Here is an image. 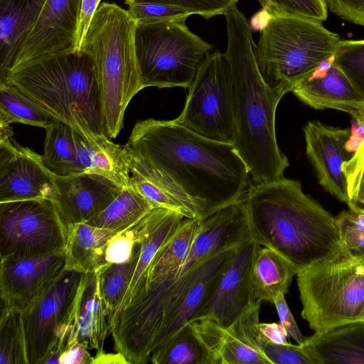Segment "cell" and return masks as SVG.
Here are the masks:
<instances>
[{
	"mask_svg": "<svg viewBox=\"0 0 364 364\" xmlns=\"http://www.w3.org/2000/svg\"><path fill=\"white\" fill-rule=\"evenodd\" d=\"M267 11L256 45L257 63L266 83L284 95L335 54L341 40L321 21L272 9Z\"/></svg>",
	"mask_w": 364,
	"mask_h": 364,
	"instance_id": "8992f818",
	"label": "cell"
},
{
	"mask_svg": "<svg viewBox=\"0 0 364 364\" xmlns=\"http://www.w3.org/2000/svg\"><path fill=\"white\" fill-rule=\"evenodd\" d=\"M46 0H0V81L11 69Z\"/></svg>",
	"mask_w": 364,
	"mask_h": 364,
	"instance_id": "603a6c76",
	"label": "cell"
},
{
	"mask_svg": "<svg viewBox=\"0 0 364 364\" xmlns=\"http://www.w3.org/2000/svg\"><path fill=\"white\" fill-rule=\"evenodd\" d=\"M239 0H124L128 6L143 3H160L175 6L204 18L225 15Z\"/></svg>",
	"mask_w": 364,
	"mask_h": 364,
	"instance_id": "f35d334b",
	"label": "cell"
},
{
	"mask_svg": "<svg viewBox=\"0 0 364 364\" xmlns=\"http://www.w3.org/2000/svg\"><path fill=\"white\" fill-rule=\"evenodd\" d=\"M347 183L348 208L364 205V142L343 163Z\"/></svg>",
	"mask_w": 364,
	"mask_h": 364,
	"instance_id": "ab89813d",
	"label": "cell"
},
{
	"mask_svg": "<svg viewBox=\"0 0 364 364\" xmlns=\"http://www.w3.org/2000/svg\"><path fill=\"white\" fill-rule=\"evenodd\" d=\"M65 267V248L31 257L1 260V304L23 312L63 274Z\"/></svg>",
	"mask_w": 364,
	"mask_h": 364,
	"instance_id": "5bb4252c",
	"label": "cell"
},
{
	"mask_svg": "<svg viewBox=\"0 0 364 364\" xmlns=\"http://www.w3.org/2000/svg\"><path fill=\"white\" fill-rule=\"evenodd\" d=\"M130 186L155 208L169 209L191 218L189 212L178 200L156 183L133 171H131Z\"/></svg>",
	"mask_w": 364,
	"mask_h": 364,
	"instance_id": "74e56055",
	"label": "cell"
},
{
	"mask_svg": "<svg viewBox=\"0 0 364 364\" xmlns=\"http://www.w3.org/2000/svg\"><path fill=\"white\" fill-rule=\"evenodd\" d=\"M68 226L55 203L33 199L0 203L1 260L65 249Z\"/></svg>",
	"mask_w": 364,
	"mask_h": 364,
	"instance_id": "30bf717a",
	"label": "cell"
},
{
	"mask_svg": "<svg viewBox=\"0 0 364 364\" xmlns=\"http://www.w3.org/2000/svg\"><path fill=\"white\" fill-rule=\"evenodd\" d=\"M296 278L301 316L314 332L364 320V259L344 252Z\"/></svg>",
	"mask_w": 364,
	"mask_h": 364,
	"instance_id": "52a82bcc",
	"label": "cell"
},
{
	"mask_svg": "<svg viewBox=\"0 0 364 364\" xmlns=\"http://www.w3.org/2000/svg\"><path fill=\"white\" fill-rule=\"evenodd\" d=\"M116 233L85 223L68 225L65 269L85 274L100 269L107 242Z\"/></svg>",
	"mask_w": 364,
	"mask_h": 364,
	"instance_id": "4316f807",
	"label": "cell"
},
{
	"mask_svg": "<svg viewBox=\"0 0 364 364\" xmlns=\"http://www.w3.org/2000/svg\"><path fill=\"white\" fill-rule=\"evenodd\" d=\"M81 6L82 0H46L11 70L75 51Z\"/></svg>",
	"mask_w": 364,
	"mask_h": 364,
	"instance_id": "7c38bea8",
	"label": "cell"
},
{
	"mask_svg": "<svg viewBox=\"0 0 364 364\" xmlns=\"http://www.w3.org/2000/svg\"><path fill=\"white\" fill-rule=\"evenodd\" d=\"M284 296L282 293L278 294L274 300L273 304L276 308L279 323L284 328L287 337L293 339L297 344L301 345L304 343L306 338L301 333L287 304Z\"/></svg>",
	"mask_w": 364,
	"mask_h": 364,
	"instance_id": "ee69618b",
	"label": "cell"
},
{
	"mask_svg": "<svg viewBox=\"0 0 364 364\" xmlns=\"http://www.w3.org/2000/svg\"><path fill=\"white\" fill-rule=\"evenodd\" d=\"M54 202L67 226L87 223L106 208L122 189L113 181L94 173L55 174Z\"/></svg>",
	"mask_w": 364,
	"mask_h": 364,
	"instance_id": "e0dca14e",
	"label": "cell"
},
{
	"mask_svg": "<svg viewBox=\"0 0 364 364\" xmlns=\"http://www.w3.org/2000/svg\"><path fill=\"white\" fill-rule=\"evenodd\" d=\"M140 249L141 240L129 261L122 264H111L97 270L109 330L136 265Z\"/></svg>",
	"mask_w": 364,
	"mask_h": 364,
	"instance_id": "d6a6232c",
	"label": "cell"
},
{
	"mask_svg": "<svg viewBox=\"0 0 364 364\" xmlns=\"http://www.w3.org/2000/svg\"><path fill=\"white\" fill-rule=\"evenodd\" d=\"M149 362L153 364H210L207 352L190 323L155 348Z\"/></svg>",
	"mask_w": 364,
	"mask_h": 364,
	"instance_id": "1f68e13d",
	"label": "cell"
},
{
	"mask_svg": "<svg viewBox=\"0 0 364 364\" xmlns=\"http://www.w3.org/2000/svg\"><path fill=\"white\" fill-rule=\"evenodd\" d=\"M77 147L82 173L100 175L122 188L130 186L131 171L124 146L114 144L107 135L89 143L78 134Z\"/></svg>",
	"mask_w": 364,
	"mask_h": 364,
	"instance_id": "d4e9b609",
	"label": "cell"
},
{
	"mask_svg": "<svg viewBox=\"0 0 364 364\" xmlns=\"http://www.w3.org/2000/svg\"><path fill=\"white\" fill-rule=\"evenodd\" d=\"M301 345L316 364H364V320L315 332Z\"/></svg>",
	"mask_w": 364,
	"mask_h": 364,
	"instance_id": "44dd1931",
	"label": "cell"
},
{
	"mask_svg": "<svg viewBox=\"0 0 364 364\" xmlns=\"http://www.w3.org/2000/svg\"><path fill=\"white\" fill-rule=\"evenodd\" d=\"M333 65L364 96V40H341L335 53Z\"/></svg>",
	"mask_w": 364,
	"mask_h": 364,
	"instance_id": "e575fe53",
	"label": "cell"
},
{
	"mask_svg": "<svg viewBox=\"0 0 364 364\" xmlns=\"http://www.w3.org/2000/svg\"><path fill=\"white\" fill-rule=\"evenodd\" d=\"M155 208L131 186L122 188L113 201L87 224L116 232L139 222Z\"/></svg>",
	"mask_w": 364,
	"mask_h": 364,
	"instance_id": "f546056e",
	"label": "cell"
},
{
	"mask_svg": "<svg viewBox=\"0 0 364 364\" xmlns=\"http://www.w3.org/2000/svg\"><path fill=\"white\" fill-rule=\"evenodd\" d=\"M291 92L311 107L346 112L357 123L364 126V96L334 65L325 76L307 78L295 86Z\"/></svg>",
	"mask_w": 364,
	"mask_h": 364,
	"instance_id": "ffe728a7",
	"label": "cell"
},
{
	"mask_svg": "<svg viewBox=\"0 0 364 364\" xmlns=\"http://www.w3.org/2000/svg\"><path fill=\"white\" fill-rule=\"evenodd\" d=\"M243 201L251 238L280 253L299 271L345 252L336 218L304 193L299 181L283 177L254 183Z\"/></svg>",
	"mask_w": 364,
	"mask_h": 364,
	"instance_id": "3957f363",
	"label": "cell"
},
{
	"mask_svg": "<svg viewBox=\"0 0 364 364\" xmlns=\"http://www.w3.org/2000/svg\"><path fill=\"white\" fill-rule=\"evenodd\" d=\"M335 218L344 251L351 257L364 259V213L348 209Z\"/></svg>",
	"mask_w": 364,
	"mask_h": 364,
	"instance_id": "8d00e7d4",
	"label": "cell"
},
{
	"mask_svg": "<svg viewBox=\"0 0 364 364\" xmlns=\"http://www.w3.org/2000/svg\"><path fill=\"white\" fill-rule=\"evenodd\" d=\"M87 342H77L65 349L59 358V364H91L93 357L88 351Z\"/></svg>",
	"mask_w": 364,
	"mask_h": 364,
	"instance_id": "bcb514c9",
	"label": "cell"
},
{
	"mask_svg": "<svg viewBox=\"0 0 364 364\" xmlns=\"http://www.w3.org/2000/svg\"><path fill=\"white\" fill-rule=\"evenodd\" d=\"M55 174L43 156L11 137L0 138V203L57 198Z\"/></svg>",
	"mask_w": 364,
	"mask_h": 364,
	"instance_id": "4fadbf2b",
	"label": "cell"
},
{
	"mask_svg": "<svg viewBox=\"0 0 364 364\" xmlns=\"http://www.w3.org/2000/svg\"><path fill=\"white\" fill-rule=\"evenodd\" d=\"M45 129L42 156L46 166L59 176L82 173L77 156L78 133L67 124L56 119Z\"/></svg>",
	"mask_w": 364,
	"mask_h": 364,
	"instance_id": "f1b7e54d",
	"label": "cell"
},
{
	"mask_svg": "<svg viewBox=\"0 0 364 364\" xmlns=\"http://www.w3.org/2000/svg\"><path fill=\"white\" fill-rule=\"evenodd\" d=\"M145 223L146 217L129 228L116 233L108 240L103 254L102 267L124 263L132 259L141 240Z\"/></svg>",
	"mask_w": 364,
	"mask_h": 364,
	"instance_id": "d590c367",
	"label": "cell"
},
{
	"mask_svg": "<svg viewBox=\"0 0 364 364\" xmlns=\"http://www.w3.org/2000/svg\"><path fill=\"white\" fill-rule=\"evenodd\" d=\"M85 275L65 269L44 294L22 312L28 364H43L50 350L71 327Z\"/></svg>",
	"mask_w": 364,
	"mask_h": 364,
	"instance_id": "8fae6325",
	"label": "cell"
},
{
	"mask_svg": "<svg viewBox=\"0 0 364 364\" xmlns=\"http://www.w3.org/2000/svg\"><path fill=\"white\" fill-rule=\"evenodd\" d=\"M174 120L203 136L232 144L233 85L224 53L215 51L205 59L188 87L184 107Z\"/></svg>",
	"mask_w": 364,
	"mask_h": 364,
	"instance_id": "9c48e42d",
	"label": "cell"
},
{
	"mask_svg": "<svg viewBox=\"0 0 364 364\" xmlns=\"http://www.w3.org/2000/svg\"><path fill=\"white\" fill-rule=\"evenodd\" d=\"M259 246L252 239H249L235 248L213 296L194 320L209 318L228 327L253 302L251 269L255 254Z\"/></svg>",
	"mask_w": 364,
	"mask_h": 364,
	"instance_id": "9a60e30c",
	"label": "cell"
},
{
	"mask_svg": "<svg viewBox=\"0 0 364 364\" xmlns=\"http://www.w3.org/2000/svg\"><path fill=\"white\" fill-rule=\"evenodd\" d=\"M111 334L105 305L100 294L97 271L86 274L82 283L71 324L70 346L87 342L89 348L103 350Z\"/></svg>",
	"mask_w": 364,
	"mask_h": 364,
	"instance_id": "7402d4cb",
	"label": "cell"
},
{
	"mask_svg": "<svg viewBox=\"0 0 364 364\" xmlns=\"http://www.w3.org/2000/svg\"><path fill=\"white\" fill-rule=\"evenodd\" d=\"M330 10L339 17L364 26V0H324Z\"/></svg>",
	"mask_w": 364,
	"mask_h": 364,
	"instance_id": "7bdbcfd3",
	"label": "cell"
},
{
	"mask_svg": "<svg viewBox=\"0 0 364 364\" xmlns=\"http://www.w3.org/2000/svg\"><path fill=\"white\" fill-rule=\"evenodd\" d=\"M0 364H28L22 312L2 304Z\"/></svg>",
	"mask_w": 364,
	"mask_h": 364,
	"instance_id": "836d02e7",
	"label": "cell"
},
{
	"mask_svg": "<svg viewBox=\"0 0 364 364\" xmlns=\"http://www.w3.org/2000/svg\"><path fill=\"white\" fill-rule=\"evenodd\" d=\"M267 9L319 21H325L328 16L324 0H271Z\"/></svg>",
	"mask_w": 364,
	"mask_h": 364,
	"instance_id": "b9f144b4",
	"label": "cell"
},
{
	"mask_svg": "<svg viewBox=\"0 0 364 364\" xmlns=\"http://www.w3.org/2000/svg\"><path fill=\"white\" fill-rule=\"evenodd\" d=\"M4 80L89 143L106 135L94 63L84 51L67 53L14 68Z\"/></svg>",
	"mask_w": 364,
	"mask_h": 364,
	"instance_id": "277c9868",
	"label": "cell"
},
{
	"mask_svg": "<svg viewBox=\"0 0 364 364\" xmlns=\"http://www.w3.org/2000/svg\"><path fill=\"white\" fill-rule=\"evenodd\" d=\"M136 21H183L192 15L181 8L160 3H143L128 6Z\"/></svg>",
	"mask_w": 364,
	"mask_h": 364,
	"instance_id": "60d3db41",
	"label": "cell"
},
{
	"mask_svg": "<svg viewBox=\"0 0 364 364\" xmlns=\"http://www.w3.org/2000/svg\"><path fill=\"white\" fill-rule=\"evenodd\" d=\"M236 247L229 248L213 256L200 266L194 281L172 304L153 350L196 318L213 296Z\"/></svg>",
	"mask_w": 364,
	"mask_h": 364,
	"instance_id": "ac0fdd59",
	"label": "cell"
},
{
	"mask_svg": "<svg viewBox=\"0 0 364 364\" xmlns=\"http://www.w3.org/2000/svg\"><path fill=\"white\" fill-rule=\"evenodd\" d=\"M257 1L264 9H267L271 3V0H257Z\"/></svg>",
	"mask_w": 364,
	"mask_h": 364,
	"instance_id": "c3c4849f",
	"label": "cell"
},
{
	"mask_svg": "<svg viewBox=\"0 0 364 364\" xmlns=\"http://www.w3.org/2000/svg\"><path fill=\"white\" fill-rule=\"evenodd\" d=\"M124 146L130 171L167 191L191 218L242 199L251 186L232 144L203 136L174 119L137 122Z\"/></svg>",
	"mask_w": 364,
	"mask_h": 364,
	"instance_id": "6da1fadb",
	"label": "cell"
},
{
	"mask_svg": "<svg viewBox=\"0 0 364 364\" xmlns=\"http://www.w3.org/2000/svg\"><path fill=\"white\" fill-rule=\"evenodd\" d=\"M190 323L207 352L210 364H272L263 354L242 341L229 326L205 318Z\"/></svg>",
	"mask_w": 364,
	"mask_h": 364,
	"instance_id": "cb8c5ba5",
	"label": "cell"
},
{
	"mask_svg": "<svg viewBox=\"0 0 364 364\" xmlns=\"http://www.w3.org/2000/svg\"><path fill=\"white\" fill-rule=\"evenodd\" d=\"M100 1L101 0H82L75 51H81V47L86 37L89 26Z\"/></svg>",
	"mask_w": 364,
	"mask_h": 364,
	"instance_id": "f6af8a7d",
	"label": "cell"
},
{
	"mask_svg": "<svg viewBox=\"0 0 364 364\" xmlns=\"http://www.w3.org/2000/svg\"><path fill=\"white\" fill-rule=\"evenodd\" d=\"M136 20L116 3L100 4L81 50L92 60L98 82L105 134L114 139L125 110L142 90L135 48Z\"/></svg>",
	"mask_w": 364,
	"mask_h": 364,
	"instance_id": "5b68a950",
	"label": "cell"
},
{
	"mask_svg": "<svg viewBox=\"0 0 364 364\" xmlns=\"http://www.w3.org/2000/svg\"><path fill=\"white\" fill-rule=\"evenodd\" d=\"M91 364H130L125 355L119 352L106 353L105 350L97 352Z\"/></svg>",
	"mask_w": 364,
	"mask_h": 364,
	"instance_id": "7dc6e473",
	"label": "cell"
},
{
	"mask_svg": "<svg viewBox=\"0 0 364 364\" xmlns=\"http://www.w3.org/2000/svg\"><path fill=\"white\" fill-rule=\"evenodd\" d=\"M228 45L224 53L233 85L235 133L232 145L254 183H266L284 176L287 157L278 146L275 114L284 95L263 79L256 60V44L245 15L231 8L225 15Z\"/></svg>",
	"mask_w": 364,
	"mask_h": 364,
	"instance_id": "7a4b0ae2",
	"label": "cell"
},
{
	"mask_svg": "<svg viewBox=\"0 0 364 364\" xmlns=\"http://www.w3.org/2000/svg\"><path fill=\"white\" fill-rule=\"evenodd\" d=\"M349 209H350L353 211H355V212L364 213V205L355 206V207H353L352 208H349Z\"/></svg>",
	"mask_w": 364,
	"mask_h": 364,
	"instance_id": "681fc988",
	"label": "cell"
},
{
	"mask_svg": "<svg viewBox=\"0 0 364 364\" xmlns=\"http://www.w3.org/2000/svg\"><path fill=\"white\" fill-rule=\"evenodd\" d=\"M306 153L321 187L331 195L349 202L343 164L349 158L346 143L351 132L320 121L309 122L304 127Z\"/></svg>",
	"mask_w": 364,
	"mask_h": 364,
	"instance_id": "2e32d148",
	"label": "cell"
},
{
	"mask_svg": "<svg viewBox=\"0 0 364 364\" xmlns=\"http://www.w3.org/2000/svg\"><path fill=\"white\" fill-rule=\"evenodd\" d=\"M185 218L180 213L163 208H154L146 216L139 259L115 318L120 312L139 301L145 294L149 267L154 257L173 235Z\"/></svg>",
	"mask_w": 364,
	"mask_h": 364,
	"instance_id": "d6986e66",
	"label": "cell"
},
{
	"mask_svg": "<svg viewBox=\"0 0 364 364\" xmlns=\"http://www.w3.org/2000/svg\"><path fill=\"white\" fill-rule=\"evenodd\" d=\"M134 41L142 89L188 88L211 49L183 21H136Z\"/></svg>",
	"mask_w": 364,
	"mask_h": 364,
	"instance_id": "ba28073f",
	"label": "cell"
},
{
	"mask_svg": "<svg viewBox=\"0 0 364 364\" xmlns=\"http://www.w3.org/2000/svg\"><path fill=\"white\" fill-rule=\"evenodd\" d=\"M54 120L16 86L0 81V124L21 123L46 128Z\"/></svg>",
	"mask_w": 364,
	"mask_h": 364,
	"instance_id": "4dcf8cb0",
	"label": "cell"
},
{
	"mask_svg": "<svg viewBox=\"0 0 364 364\" xmlns=\"http://www.w3.org/2000/svg\"><path fill=\"white\" fill-rule=\"evenodd\" d=\"M201 223L202 218L183 219L176 231L154 257L149 267L148 284L172 272H176V278L200 230Z\"/></svg>",
	"mask_w": 364,
	"mask_h": 364,
	"instance_id": "83f0119b",
	"label": "cell"
},
{
	"mask_svg": "<svg viewBox=\"0 0 364 364\" xmlns=\"http://www.w3.org/2000/svg\"><path fill=\"white\" fill-rule=\"evenodd\" d=\"M298 272L299 269L280 253L260 245L251 269L252 301L273 304L278 294L285 295L288 292Z\"/></svg>",
	"mask_w": 364,
	"mask_h": 364,
	"instance_id": "484cf974",
	"label": "cell"
}]
</instances>
